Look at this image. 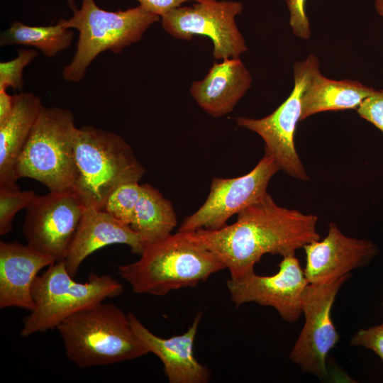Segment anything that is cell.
Segmentation results:
<instances>
[{"instance_id": "5", "label": "cell", "mask_w": 383, "mask_h": 383, "mask_svg": "<svg viewBox=\"0 0 383 383\" xmlns=\"http://www.w3.org/2000/svg\"><path fill=\"white\" fill-rule=\"evenodd\" d=\"M75 157L77 177L73 191L86 208L102 210L115 189L139 182L145 172L122 137L92 126L79 128Z\"/></svg>"}, {"instance_id": "30", "label": "cell", "mask_w": 383, "mask_h": 383, "mask_svg": "<svg viewBox=\"0 0 383 383\" xmlns=\"http://www.w3.org/2000/svg\"><path fill=\"white\" fill-rule=\"evenodd\" d=\"M14 106V95H10L6 90H0V124L11 115Z\"/></svg>"}, {"instance_id": "25", "label": "cell", "mask_w": 383, "mask_h": 383, "mask_svg": "<svg viewBox=\"0 0 383 383\" xmlns=\"http://www.w3.org/2000/svg\"><path fill=\"white\" fill-rule=\"evenodd\" d=\"M38 55L34 49H20L17 56L9 61L0 62V90L11 87L22 90L23 71Z\"/></svg>"}, {"instance_id": "4", "label": "cell", "mask_w": 383, "mask_h": 383, "mask_svg": "<svg viewBox=\"0 0 383 383\" xmlns=\"http://www.w3.org/2000/svg\"><path fill=\"white\" fill-rule=\"evenodd\" d=\"M69 4L73 13L66 19V26L79 32L76 51L62 74L70 82H79L101 52L109 50L119 54L138 42L148 28L160 18L140 5L124 11H109L99 7L95 0H82L79 9L72 0Z\"/></svg>"}, {"instance_id": "27", "label": "cell", "mask_w": 383, "mask_h": 383, "mask_svg": "<svg viewBox=\"0 0 383 383\" xmlns=\"http://www.w3.org/2000/svg\"><path fill=\"white\" fill-rule=\"evenodd\" d=\"M306 0H287L289 11V24L293 33L303 40L309 39L311 28L306 12Z\"/></svg>"}, {"instance_id": "26", "label": "cell", "mask_w": 383, "mask_h": 383, "mask_svg": "<svg viewBox=\"0 0 383 383\" xmlns=\"http://www.w3.org/2000/svg\"><path fill=\"white\" fill-rule=\"evenodd\" d=\"M356 110L361 118L383 133V89L366 97Z\"/></svg>"}, {"instance_id": "20", "label": "cell", "mask_w": 383, "mask_h": 383, "mask_svg": "<svg viewBox=\"0 0 383 383\" xmlns=\"http://www.w3.org/2000/svg\"><path fill=\"white\" fill-rule=\"evenodd\" d=\"M375 91L358 81L327 78L318 70L303 94L301 121L323 111L356 110Z\"/></svg>"}, {"instance_id": "22", "label": "cell", "mask_w": 383, "mask_h": 383, "mask_svg": "<svg viewBox=\"0 0 383 383\" xmlns=\"http://www.w3.org/2000/svg\"><path fill=\"white\" fill-rule=\"evenodd\" d=\"M66 19L60 18L55 25L28 26L15 21L1 33V46L21 45L39 50L47 57L55 56L67 49L74 39V32L68 28Z\"/></svg>"}, {"instance_id": "11", "label": "cell", "mask_w": 383, "mask_h": 383, "mask_svg": "<svg viewBox=\"0 0 383 383\" xmlns=\"http://www.w3.org/2000/svg\"><path fill=\"white\" fill-rule=\"evenodd\" d=\"M280 167L271 155L262 158L248 173L234 178L213 177L204 203L186 217L178 231L216 230L228 220L263 197L271 178Z\"/></svg>"}, {"instance_id": "29", "label": "cell", "mask_w": 383, "mask_h": 383, "mask_svg": "<svg viewBox=\"0 0 383 383\" xmlns=\"http://www.w3.org/2000/svg\"><path fill=\"white\" fill-rule=\"evenodd\" d=\"M140 6L160 18L171 10L180 6L183 3L199 0H136Z\"/></svg>"}, {"instance_id": "16", "label": "cell", "mask_w": 383, "mask_h": 383, "mask_svg": "<svg viewBox=\"0 0 383 383\" xmlns=\"http://www.w3.org/2000/svg\"><path fill=\"white\" fill-rule=\"evenodd\" d=\"M51 257L18 241L0 242V308H34L32 286L39 272L55 263Z\"/></svg>"}, {"instance_id": "3", "label": "cell", "mask_w": 383, "mask_h": 383, "mask_svg": "<svg viewBox=\"0 0 383 383\" xmlns=\"http://www.w3.org/2000/svg\"><path fill=\"white\" fill-rule=\"evenodd\" d=\"M56 328L67 358L81 368L112 365L148 353L135 334L128 314L113 304L91 305Z\"/></svg>"}, {"instance_id": "1", "label": "cell", "mask_w": 383, "mask_h": 383, "mask_svg": "<svg viewBox=\"0 0 383 383\" xmlns=\"http://www.w3.org/2000/svg\"><path fill=\"white\" fill-rule=\"evenodd\" d=\"M318 217L277 205L267 193L244 209L235 223L216 230L187 232L213 252L230 272L239 279L255 272V265L265 254L282 257L320 240Z\"/></svg>"}, {"instance_id": "21", "label": "cell", "mask_w": 383, "mask_h": 383, "mask_svg": "<svg viewBox=\"0 0 383 383\" xmlns=\"http://www.w3.org/2000/svg\"><path fill=\"white\" fill-rule=\"evenodd\" d=\"M177 223L171 202L152 185L141 184L140 198L130 226L145 245L169 236Z\"/></svg>"}, {"instance_id": "28", "label": "cell", "mask_w": 383, "mask_h": 383, "mask_svg": "<svg viewBox=\"0 0 383 383\" xmlns=\"http://www.w3.org/2000/svg\"><path fill=\"white\" fill-rule=\"evenodd\" d=\"M350 344L372 350L383 361V325L360 329L353 335Z\"/></svg>"}, {"instance_id": "23", "label": "cell", "mask_w": 383, "mask_h": 383, "mask_svg": "<svg viewBox=\"0 0 383 383\" xmlns=\"http://www.w3.org/2000/svg\"><path fill=\"white\" fill-rule=\"evenodd\" d=\"M141 192L139 182H130L115 189L107 197L104 208L116 220L131 225Z\"/></svg>"}, {"instance_id": "2", "label": "cell", "mask_w": 383, "mask_h": 383, "mask_svg": "<svg viewBox=\"0 0 383 383\" xmlns=\"http://www.w3.org/2000/svg\"><path fill=\"white\" fill-rule=\"evenodd\" d=\"M225 268L213 252L187 232L177 231L146 244L139 260L118 266V274L135 294L165 296L195 287Z\"/></svg>"}, {"instance_id": "9", "label": "cell", "mask_w": 383, "mask_h": 383, "mask_svg": "<svg viewBox=\"0 0 383 383\" xmlns=\"http://www.w3.org/2000/svg\"><path fill=\"white\" fill-rule=\"evenodd\" d=\"M191 6L177 7L161 18L162 27L172 37L190 40L194 35L209 38L215 60L239 58L248 50L235 16L243 6L239 1L199 0Z\"/></svg>"}, {"instance_id": "18", "label": "cell", "mask_w": 383, "mask_h": 383, "mask_svg": "<svg viewBox=\"0 0 383 383\" xmlns=\"http://www.w3.org/2000/svg\"><path fill=\"white\" fill-rule=\"evenodd\" d=\"M252 77L239 58L214 62L205 77L192 83L189 92L198 106L213 118L233 111L250 88Z\"/></svg>"}, {"instance_id": "14", "label": "cell", "mask_w": 383, "mask_h": 383, "mask_svg": "<svg viewBox=\"0 0 383 383\" xmlns=\"http://www.w3.org/2000/svg\"><path fill=\"white\" fill-rule=\"evenodd\" d=\"M303 248L306 253L304 270L309 284L350 274L352 270L368 265L378 252L372 241L348 237L333 223L322 240H315Z\"/></svg>"}, {"instance_id": "13", "label": "cell", "mask_w": 383, "mask_h": 383, "mask_svg": "<svg viewBox=\"0 0 383 383\" xmlns=\"http://www.w3.org/2000/svg\"><path fill=\"white\" fill-rule=\"evenodd\" d=\"M308 284L295 255L283 257L278 272L273 275L261 276L254 272L227 282L231 300L235 306L249 302L270 306L289 323L296 321L302 314V298Z\"/></svg>"}, {"instance_id": "12", "label": "cell", "mask_w": 383, "mask_h": 383, "mask_svg": "<svg viewBox=\"0 0 383 383\" xmlns=\"http://www.w3.org/2000/svg\"><path fill=\"white\" fill-rule=\"evenodd\" d=\"M85 209L73 190L36 195L23 224L27 244L55 262L64 260Z\"/></svg>"}, {"instance_id": "6", "label": "cell", "mask_w": 383, "mask_h": 383, "mask_svg": "<svg viewBox=\"0 0 383 383\" xmlns=\"http://www.w3.org/2000/svg\"><path fill=\"white\" fill-rule=\"evenodd\" d=\"M78 130L71 111L43 106L19 157L17 178L35 179L50 192L73 190Z\"/></svg>"}, {"instance_id": "24", "label": "cell", "mask_w": 383, "mask_h": 383, "mask_svg": "<svg viewBox=\"0 0 383 383\" xmlns=\"http://www.w3.org/2000/svg\"><path fill=\"white\" fill-rule=\"evenodd\" d=\"M33 190L22 191L16 184L0 187V234L9 233L16 214L27 209L35 196Z\"/></svg>"}, {"instance_id": "8", "label": "cell", "mask_w": 383, "mask_h": 383, "mask_svg": "<svg viewBox=\"0 0 383 383\" xmlns=\"http://www.w3.org/2000/svg\"><path fill=\"white\" fill-rule=\"evenodd\" d=\"M319 70L318 57L310 54L294 65V87L289 96L270 115L261 118L240 116L238 126L260 135L265 144V153L276 160L280 170L289 175L306 181L305 168L297 154L294 135L301 117L302 96L313 74Z\"/></svg>"}, {"instance_id": "17", "label": "cell", "mask_w": 383, "mask_h": 383, "mask_svg": "<svg viewBox=\"0 0 383 383\" xmlns=\"http://www.w3.org/2000/svg\"><path fill=\"white\" fill-rule=\"evenodd\" d=\"M124 244L133 253L140 255L145 243L129 225L105 211L86 208L64 260L69 273L74 277L84 259L96 250L109 245Z\"/></svg>"}, {"instance_id": "32", "label": "cell", "mask_w": 383, "mask_h": 383, "mask_svg": "<svg viewBox=\"0 0 383 383\" xmlns=\"http://www.w3.org/2000/svg\"><path fill=\"white\" fill-rule=\"evenodd\" d=\"M382 306H383V304H382ZM382 325H383V321H382Z\"/></svg>"}, {"instance_id": "10", "label": "cell", "mask_w": 383, "mask_h": 383, "mask_svg": "<svg viewBox=\"0 0 383 383\" xmlns=\"http://www.w3.org/2000/svg\"><path fill=\"white\" fill-rule=\"evenodd\" d=\"M351 274L318 284H309L302 298L305 322L289 354V359L306 373L324 378L326 360L339 341L331 318L338 292Z\"/></svg>"}, {"instance_id": "19", "label": "cell", "mask_w": 383, "mask_h": 383, "mask_svg": "<svg viewBox=\"0 0 383 383\" xmlns=\"http://www.w3.org/2000/svg\"><path fill=\"white\" fill-rule=\"evenodd\" d=\"M43 106L33 93L14 95L13 111L0 124V187L16 184L19 157Z\"/></svg>"}, {"instance_id": "7", "label": "cell", "mask_w": 383, "mask_h": 383, "mask_svg": "<svg viewBox=\"0 0 383 383\" xmlns=\"http://www.w3.org/2000/svg\"><path fill=\"white\" fill-rule=\"evenodd\" d=\"M73 277L64 260L55 262L37 276L31 290L35 306L23 320L21 336L57 328L77 311L123 292L121 283L108 274L91 272L85 282Z\"/></svg>"}, {"instance_id": "31", "label": "cell", "mask_w": 383, "mask_h": 383, "mask_svg": "<svg viewBox=\"0 0 383 383\" xmlns=\"http://www.w3.org/2000/svg\"><path fill=\"white\" fill-rule=\"evenodd\" d=\"M374 8L377 12L383 18V0H374Z\"/></svg>"}, {"instance_id": "15", "label": "cell", "mask_w": 383, "mask_h": 383, "mask_svg": "<svg viewBox=\"0 0 383 383\" xmlns=\"http://www.w3.org/2000/svg\"><path fill=\"white\" fill-rule=\"evenodd\" d=\"M132 328L148 353L162 362L170 383H206L210 370L201 365L194 355V343L202 313L198 312L192 326L183 334L169 338L152 333L132 313H128Z\"/></svg>"}]
</instances>
